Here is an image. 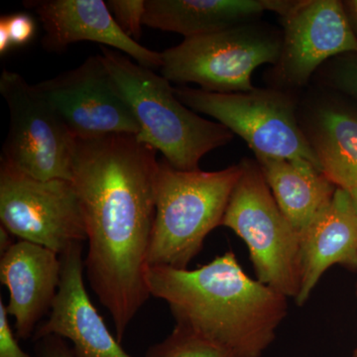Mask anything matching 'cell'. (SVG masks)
<instances>
[{"mask_svg":"<svg viewBox=\"0 0 357 357\" xmlns=\"http://www.w3.org/2000/svg\"><path fill=\"white\" fill-rule=\"evenodd\" d=\"M175 93L189 109L213 117L243 138L256 158L304 160L321 171L295 105L284 93L261 89L217 93L188 86L175 88Z\"/></svg>","mask_w":357,"mask_h":357,"instance_id":"52a82bcc","label":"cell"},{"mask_svg":"<svg viewBox=\"0 0 357 357\" xmlns=\"http://www.w3.org/2000/svg\"><path fill=\"white\" fill-rule=\"evenodd\" d=\"M36 84L76 139L139 133L132 110L102 55Z\"/></svg>","mask_w":357,"mask_h":357,"instance_id":"30bf717a","label":"cell"},{"mask_svg":"<svg viewBox=\"0 0 357 357\" xmlns=\"http://www.w3.org/2000/svg\"><path fill=\"white\" fill-rule=\"evenodd\" d=\"M156 153L131 135L76 139L75 144L72 182L89 241L84 268L121 344L151 296L146 271L156 215Z\"/></svg>","mask_w":357,"mask_h":357,"instance_id":"6da1fadb","label":"cell"},{"mask_svg":"<svg viewBox=\"0 0 357 357\" xmlns=\"http://www.w3.org/2000/svg\"><path fill=\"white\" fill-rule=\"evenodd\" d=\"M354 357H357V349H356V351H354Z\"/></svg>","mask_w":357,"mask_h":357,"instance_id":"f1b7e54d","label":"cell"},{"mask_svg":"<svg viewBox=\"0 0 357 357\" xmlns=\"http://www.w3.org/2000/svg\"><path fill=\"white\" fill-rule=\"evenodd\" d=\"M35 351L39 357H74L72 347L58 335H48L37 340Z\"/></svg>","mask_w":357,"mask_h":357,"instance_id":"cb8c5ba5","label":"cell"},{"mask_svg":"<svg viewBox=\"0 0 357 357\" xmlns=\"http://www.w3.org/2000/svg\"><path fill=\"white\" fill-rule=\"evenodd\" d=\"M267 10V0H146L143 24L192 38L248 24Z\"/></svg>","mask_w":357,"mask_h":357,"instance_id":"2e32d148","label":"cell"},{"mask_svg":"<svg viewBox=\"0 0 357 357\" xmlns=\"http://www.w3.org/2000/svg\"><path fill=\"white\" fill-rule=\"evenodd\" d=\"M103 62L139 126L136 138L180 171L199 170L204 155L227 145L234 133L197 114L178 100L170 82L121 52L100 47Z\"/></svg>","mask_w":357,"mask_h":357,"instance_id":"3957f363","label":"cell"},{"mask_svg":"<svg viewBox=\"0 0 357 357\" xmlns=\"http://www.w3.org/2000/svg\"><path fill=\"white\" fill-rule=\"evenodd\" d=\"M0 93L9 110L1 164L38 180L72 181L76 138L37 84L3 70Z\"/></svg>","mask_w":357,"mask_h":357,"instance_id":"ba28073f","label":"cell"},{"mask_svg":"<svg viewBox=\"0 0 357 357\" xmlns=\"http://www.w3.org/2000/svg\"><path fill=\"white\" fill-rule=\"evenodd\" d=\"M145 357H237L187 326L176 324L173 332L147 349Z\"/></svg>","mask_w":357,"mask_h":357,"instance_id":"d6986e66","label":"cell"},{"mask_svg":"<svg viewBox=\"0 0 357 357\" xmlns=\"http://www.w3.org/2000/svg\"><path fill=\"white\" fill-rule=\"evenodd\" d=\"M146 284L177 325L237 357H261L287 314L288 298L251 279L231 251L195 270L149 266Z\"/></svg>","mask_w":357,"mask_h":357,"instance_id":"7a4b0ae2","label":"cell"},{"mask_svg":"<svg viewBox=\"0 0 357 357\" xmlns=\"http://www.w3.org/2000/svg\"><path fill=\"white\" fill-rule=\"evenodd\" d=\"M8 316L3 301L0 300V357H33L18 344L9 325Z\"/></svg>","mask_w":357,"mask_h":357,"instance_id":"603a6c76","label":"cell"},{"mask_svg":"<svg viewBox=\"0 0 357 357\" xmlns=\"http://www.w3.org/2000/svg\"><path fill=\"white\" fill-rule=\"evenodd\" d=\"M0 220L20 241L63 255L86 237L83 208L74 183L38 180L0 164Z\"/></svg>","mask_w":357,"mask_h":357,"instance_id":"9c48e42d","label":"cell"},{"mask_svg":"<svg viewBox=\"0 0 357 357\" xmlns=\"http://www.w3.org/2000/svg\"><path fill=\"white\" fill-rule=\"evenodd\" d=\"M107 4L122 31L137 41L142 35L146 0H109Z\"/></svg>","mask_w":357,"mask_h":357,"instance_id":"ffe728a7","label":"cell"},{"mask_svg":"<svg viewBox=\"0 0 357 357\" xmlns=\"http://www.w3.org/2000/svg\"><path fill=\"white\" fill-rule=\"evenodd\" d=\"M241 164L215 172L180 171L160 161L148 267L187 269L211 230L222 225Z\"/></svg>","mask_w":357,"mask_h":357,"instance_id":"277c9868","label":"cell"},{"mask_svg":"<svg viewBox=\"0 0 357 357\" xmlns=\"http://www.w3.org/2000/svg\"><path fill=\"white\" fill-rule=\"evenodd\" d=\"M0 20L3 21L8 30L13 47L24 46L29 43L36 32V23L29 13H16L1 16Z\"/></svg>","mask_w":357,"mask_h":357,"instance_id":"7402d4cb","label":"cell"},{"mask_svg":"<svg viewBox=\"0 0 357 357\" xmlns=\"http://www.w3.org/2000/svg\"><path fill=\"white\" fill-rule=\"evenodd\" d=\"M351 197L352 206H354V211L357 215V189L347 190Z\"/></svg>","mask_w":357,"mask_h":357,"instance_id":"83f0119b","label":"cell"},{"mask_svg":"<svg viewBox=\"0 0 357 357\" xmlns=\"http://www.w3.org/2000/svg\"><path fill=\"white\" fill-rule=\"evenodd\" d=\"M61 271V255L29 241H18L2 255L0 281L8 289L7 312L15 319L20 340L34 335L40 319L51 310Z\"/></svg>","mask_w":357,"mask_h":357,"instance_id":"5bb4252c","label":"cell"},{"mask_svg":"<svg viewBox=\"0 0 357 357\" xmlns=\"http://www.w3.org/2000/svg\"><path fill=\"white\" fill-rule=\"evenodd\" d=\"M62 271L50 316L35 331V342L48 335L69 340L74 357H133L124 351L93 306L84 282L82 243L61 255Z\"/></svg>","mask_w":357,"mask_h":357,"instance_id":"7c38bea8","label":"cell"},{"mask_svg":"<svg viewBox=\"0 0 357 357\" xmlns=\"http://www.w3.org/2000/svg\"><path fill=\"white\" fill-rule=\"evenodd\" d=\"M24 6L41 21L47 50L60 52L70 44L91 41L126 54L147 69L161 68V52L150 50L122 31L102 0H32Z\"/></svg>","mask_w":357,"mask_h":357,"instance_id":"4fadbf2b","label":"cell"},{"mask_svg":"<svg viewBox=\"0 0 357 357\" xmlns=\"http://www.w3.org/2000/svg\"><path fill=\"white\" fill-rule=\"evenodd\" d=\"M301 250L302 283L295 299L299 307L328 268L357 270V215L347 190L337 188L328 208L301 234Z\"/></svg>","mask_w":357,"mask_h":357,"instance_id":"9a60e30c","label":"cell"},{"mask_svg":"<svg viewBox=\"0 0 357 357\" xmlns=\"http://www.w3.org/2000/svg\"><path fill=\"white\" fill-rule=\"evenodd\" d=\"M344 6L352 29L357 36V0L344 1Z\"/></svg>","mask_w":357,"mask_h":357,"instance_id":"d4e9b609","label":"cell"},{"mask_svg":"<svg viewBox=\"0 0 357 357\" xmlns=\"http://www.w3.org/2000/svg\"><path fill=\"white\" fill-rule=\"evenodd\" d=\"M222 225L248 245L258 281L287 298L302 283L301 236L275 201L258 163L244 160Z\"/></svg>","mask_w":357,"mask_h":357,"instance_id":"5b68a950","label":"cell"},{"mask_svg":"<svg viewBox=\"0 0 357 357\" xmlns=\"http://www.w3.org/2000/svg\"><path fill=\"white\" fill-rule=\"evenodd\" d=\"M13 48L10 36L3 21L0 20V55L3 56Z\"/></svg>","mask_w":357,"mask_h":357,"instance_id":"484cf974","label":"cell"},{"mask_svg":"<svg viewBox=\"0 0 357 357\" xmlns=\"http://www.w3.org/2000/svg\"><path fill=\"white\" fill-rule=\"evenodd\" d=\"M282 40L266 29L244 24L202 36L161 52V76L170 83L197 84L211 93H248L259 66L280 59Z\"/></svg>","mask_w":357,"mask_h":357,"instance_id":"8992f818","label":"cell"},{"mask_svg":"<svg viewBox=\"0 0 357 357\" xmlns=\"http://www.w3.org/2000/svg\"><path fill=\"white\" fill-rule=\"evenodd\" d=\"M283 20L277 76L284 84L302 86L331 58L357 53V36L344 2L337 0H282Z\"/></svg>","mask_w":357,"mask_h":357,"instance_id":"8fae6325","label":"cell"},{"mask_svg":"<svg viewBox=\"0 0 357 357\" xmlns=\"http://www.w3.org/2000/svg\"><path fill=\"white\" fill-rule=\"evenodd\" d=\"M13 234L1 225V227H0V251H1V255H4L13 245Z\"/></svg>","mask_w":357,"mask_h":357,"instance_id":"4316f807","label":"cell"},{"mask_svg":"<svg viewBox=\"0 0 357 357\" xmlns=\"http://www.w3.org/2000/svg\"><path fill=\"white\" fill-rule=\"evenodd\" d=\"M256 160L275 201L301 236L328 208L337 188L304 160Z\"/></svg>","mask_w":357,"mask_h":357,"instance_id":"e0dca14e","label":"cell"},{"mask_svg":"<svg viewBox=\"0 0 357 357\" xmlns=\"http://www.w3.org/2000/svg\"><path fill=\"white\" fill-rule=\"evenodd\" d=\"M328 79L333 89L357 102V53L345 54L335 58Z\"/></svg>","mask_w":357,"mask_h":357,"instance_id":"44dd1931","label":"cell"},{"mask_svg":"<svg viewBox=\"0 0 357 357\" xmlns=\"http://www.w3.org/2000/svg\"><path fill=\"white\" fill-rule=\"evenodd\" d=\"M306 133L321 172L337 188L357 189V112L337 105L319 107Z\"/></svg>","mask_w":357,"mask_h":357,"instance_id":"ac0fdd59","label":"cell"}]
</instances>
